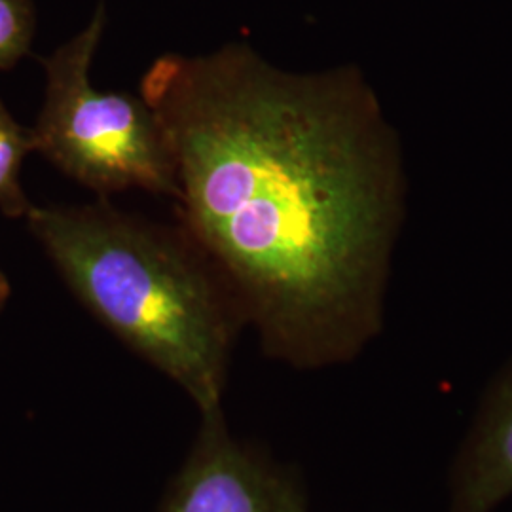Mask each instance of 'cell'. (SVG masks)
<instances>
[{"mask_svg":"<svg viewBox=\"0 0 512 512\" xmlns=\"http://www.w3.org/2000/svg\"><path fill=\"white\" fill-rule=\"evenodd\" d=\"M105 25L107 10L99 4L78 35L42 59L46 95L31 129L35 152L99 198L139 188L179 200L175 164L154 110L141 95L93 88V57Z\"/></svg>","mask_w":512,"mask_h":512,"instance_id":"3","label":"cell"},{"mask_svg":"<svg viewBox=\"0 0 512 512\" xmlns=\"http://www.w3.org/2000/svg\"><path fill=\"white\" fill-rule=\"evenodd\" d=\"M171 152L179 224L262 349L344 363L380 329L397 158L355 69L281 71L245 42L164 54L141 78Z\"/></svg>","mask_w":512,"mask_h":512,"instance_id":"1","label":"cell"},{"mask_svg":"<svg viewBox=\"0 0 512 512\" xmlns=\"http://www.w3.org/2000/svg\"><path fill=\"white\" fill-rule=\"evenodd\" d=\"M82 306L194 401L222 410L236 332L245 323L211 260L181 224L116 209L33 205L25 217Z\"/></svg>","mask_w":512,"mask_h":512,"instance_id":"2","label":"cell"},{"mask_svg":"<svg viewBox=\"0 0 512 512\" xmlns=\"http://www.w3.org/2000/svg\"><path fill=\"white\" fill-rule=\"evenodd\" d=\"M35 152L33 131L23 128L0 101V213L10 219H25L33 209L19 175L27 154Z\"/></svg>","mask_w":512,"mask_h":512,"instance_id":"6","label":"cell"},{"mask_svg":"<svg viewBox=\"0 0 512 512\" xmlns=\"http://www.w3.org/2000/svg\"><path fill=\"white\" fill-rule=\"evenodd\" d=\"M512 495V366L488 393L454 463L450 512H494Z\"/></svg>","mask_w":512,"mask_h":512,"instance_id":"5","label":"cell"},{"mask_svg":"<svg viewBox=\"0 0 512 512\" xmlns=\"http://www.w3.org/2000/svg\"><path fill=\"white\" fill-rule=\"evenodd\" d=\"M160 512H308L298 484L234 439L222 410L202 416L198 440Z\"/></svg>","mask_w":512,"mask_h":512,"instance_id":"4","label":"cell"},{"mask_svg":"<svg viewBox=\"0 0 512 512\" xmlns=\"http://www.w3.org/2000/svg\"><path fill=\"white\" fill-rule=\"evenodd\" d=\"M35 29L31 0H0V71L16 67L29 54Z\"/></svg>","mask_w":512,"mask_h":512,"instance_id":"7","label":"cell"},{"mask_svg":"<svg viewBox=\"0 0 512 512\" xmlns=\"http://www.w3.org/2000/svg\"><path fill=\"white\" fill-rule=\"evenodd\" d=\"M8 294H10V285H8V279L4 277V274L0 272V308L4 306V302L8 300Z\"/></svg>","mask_w":512,"mask_h":512,"instance_id":"8","label":"cell"}]
</instances>
